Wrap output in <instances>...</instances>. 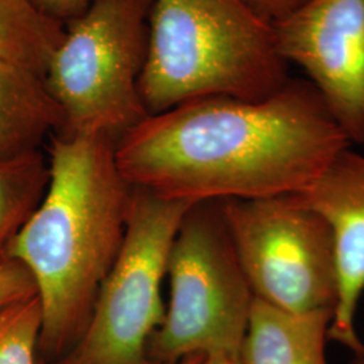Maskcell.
<instances>
[{
	"label": "cell",
	"mask_w": 364,
	"mask_h": 364,
	"mask_svg": "<svg viewBox=\"0 0 364 364\" xmlns=\"http://www.w3.org/2000/svg\"><path fill=\"white\" fill-rule=\"evenodd\" d=\"M34 296L37 287L26 267L18 260L0 257V312Z\"/></svg>",
	"instance_id": "15"
},
{
	"label": "cell",
	"mask_w": 364,
	"mask_h": 364,
	"mask_svg": "<svg viewBox=\"0 0 364 364\" xmlns=\"http://www.w3.org/2000/svg\"><path fill=\"white\" fill-rule=\"evenodd\" d=\"M273 28L281 57L308 73L347 141L364 146V0H306Z\"/></svg>",
	"instance_id": "8"
},
{
	"label": "cell",
	"mask_w": 364,
	"mask_h": 364,
	"mask_svg": "<svg viewBox=\"0 0 364 364\" xmlns=\"http://www.w3.org/2000/svg\"><path fill=\"white\" fill-rule=\"evenodd\" d=\"M107 134H54L50 180L38 207L1 257L31 274L42 308L39 348L66 353L88 324L124 240L134 188Z\"/></svg>",
	"instance_id": "2"
},
{
	"label": "cell",
	"mask_w": 364,
	"mask_h": 364,
	"mask_svg": "<svg viewBox=\"0 0 364 364\" xmlns=\"http://www.w3.org/2000/svg\"><path fill=\"white\" fill-rule=\"evenodd\" d=\"M350 146L311 81L272 96H212L149 115L117 141L132 188L191 205L306 191Z\"/></svg>",
	"instance_id": "1"
},
{
	"label": "cell",
	"mask_w": 364,
	"mask_h": 364,
	"mask_svg": "<svg viewBox=\"0 0 364 364\" xmlns=\"http://www.w3.org/2000/svg\"><path fill=\"white\" fill-rule=\"evenodd\" d=\"M332 312L291 313L258 299L239 353L242 364H328Z\"/></svg>",
	"instance_id": "10"
},
{
	"label": "cell",
	"mask_w": 364,
	"mask_h": 364,
	"mask_svg": "<svg viewBox=\"0 0 364 364\" xmlns=\"http://www.w3.org/2000/svg\"><path fill=\"white\" fill-rule=\"evenodd\" d=\"M34 3L41 13L65 26L84 13L92 0H34Z\"/></svg>",
	"instance_id": "17"
},
{
	"label": "cell",
	"mask_w": 364,
	"mask_h": 364,
	"mask_svg": "<svg viewBox=\"0 0 364 364\" xmlns=\"http://www.w3.org/2000/svg\"><path fill=\"white\" fill-rule=\"evenodd\" d=\"M203 364H242L239 358H228V356H219V358H205Z\"/></svg>",
	"instance_id": "18"
},
{
	"label": "cell",
	"mask_w": 364,
	"mask_h": 364,
	"mask_svg": "<svg viewBox=\"0 0 364 364\" xmlns=\"http://www.w3.org/2000/svg\"><path fill=\"white\" fill-rule=\"evenodd\" d=\"M263 21L275 25L297 11L306 0H242Z\"/></svg>",
	"instance_id": "16"
},
{
	"label": "cell",
	"mask_w": 364,
	"mask_h": 364,
	"mask_svg": "<svg viewBox=\"0 0 364 364\" xmlns=\"http://www.w3.org/2000/svg\"><path fill=\"white\" fill-rule=\"evenodd\" d=\"M220 204L255 299L287 312L335 314L336 245L318 212L294 195Z\"/></svg>",
	"instance_id": "7"
},
{
	"label": "cell",
	"mask_w": 364,
	"mask_h": 364,
	"mask_svg": "<svg viewBox=\"0 0 364 364\" xmlns=\"http://www.w3.org/2000/svg\"><path fill=\"white\" fill-rule=\"evenodd\" d=\"M191 204L134 188L127 230L81 336L57 364H154L147 346L166 312L162 282Z\"/></svg>",
	"instance_id": "6"
},
{
	"label": "cell",
	"mask_w": 364,
	"mask_h": 364,
	"mask_svg": "<svg viewBox=\"0 0 364 364\" xmlns=\"http://www.w3.org/2000/svg\"><path fill=\"white\" fill-rule=\"evenodd\" d=\"M170 297L149 340L151 363L239 358L254 293L235 250L220 201L192 205L170 247Z\"/></svg>",
	"instance_id": "4"
},
{
	"label": "cell",
	"mask_w": 364,
	"mask_h": 364,
	"mask_svg": "<svg viewBox=\"0 0 364 364\" xmlns=\"http://www.w3.org/2000/svg\"><path fill=\"white\" fill-rule=\"evenodd\" d=\"M42 331L38 296L21 301L0 312V364H37Z\"/></svg>",
	"instance_id": "14"
},
{
	"label": "cell",
	"mask_w": 364,
	"mask_h": 364,
	"mask_svg": "<svg viewBox=\"0 0 364 364\" xmlns=\"http://www.w3.org/2000/svg\"><path fill=\"white\" fill-rule=\"evenodd\" d=\"M63 126V112L43 77L0 58V162L41 151Z\"/></svg>",
	"instance_id": "11"
},
{
	"label": "cell",
	"mask_w": 364,
	"mask_h": 364,
	"mask_svg": "<svg viewBox=\"0 0 364 364\" xmlns=\"http://www.w3.org/2000/svg\"><path fill=\"white\" fill-rule=\"evenodd\" d=\"M50 180L41 151L0 162V257L43 198Z\"/></svg>",
	"instance_id": "13"
},
{
	"label": "cell",
	"mask_w": 364,
	"mask_h": 364,
	"mask_svg": "<svg viewBox=\"0 0 364 364\" xmlns=\"http://www.w3.org/2000/svg\"><path fill=\"white\" fill-rule=\"evenodd\" d=\"M150 9L151 0H92L66 23L43 73L64 117L60 132L107 134L119 139L149 117L139 81Z\"/></svg>",
	"instance_id": "5"
},
{
	"label": "cell",
	"mask_w": 364,
	"mask_h": 364,
	"mask_svg": "<svg viewBox=\"0 0 364 364\" xmlns=\"http://www.w3.org/2000/svg\"><path fill=\"white\" fill-rule=\"evenodd\" d=\"M294 196L318 212L335 236L338 299L329 338L363 358L355 317L364 293V156L346 147L306 191Z\"/></svg>",
	"instance_id": "9"
},
{
	"label": "cell",
	"mask_w": 364,
	"mask_h": 364,
	"mask_svg": "<svg viewBox=\"0 0 364 364\" xmlns=\"http://www.w3.org/2000/svg\"><path fill=\"white\" fill-rule=\"evenodd\" d=\"M355 364H364V358H356Z\"/></svg>",
	"instance_id": "20"
},
{
	"label": "cell",
	"mask_w": 364,
	"mask_h": 364,
	"mask_svg": "<svg viewBox=\"0 0 364 364\" xmlns=\"http://www.w3.org/2000/svg\"><path fill=\"white\" fill-rule=\"evenodd\" d=\"M289 80L273 25L242 0H151L139 81L149 115L212 96L266 99Z\"/></svg>",
	"instance_id": "3"
},
{
	"label": "cell",
	"mask_w": 364,
	"mask_h": 364,
	"mask_svg": "<svg viewBox=\"0 0 364 364\" xmlns=\"http://www.w3.org/2000/svg\"><path fill=\"white\" fill-rule=\"evenodd\" d=\"M64 27L41 13L34 0H0V58L43 77Z\"/></svg>",
	"instance_id": "12"
},
{
	"label": "cell",
	"mask_w": 364,
	"mask_h": 364,
	"mask_svg": "<svg viewBox=\"0 0 364 364\" xmlns=\"http://www.w3.org/2000/svg\"><path fill=\"white\" fill-rule=\"evenodd\" d=\"M204 359L205 358H203V356H192V358H186V359H183L181 362L173 364H203L204 363Z\"/></svg>",
	"instance_id": "19"
}]
</instances>
